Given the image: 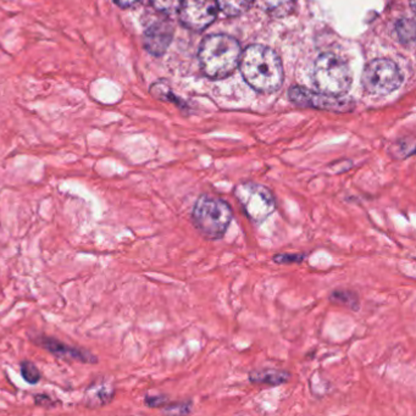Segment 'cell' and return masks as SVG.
<instances>
[{
  "mask_svg": "<svg viewBox=\"0 0 416 416\" xmlns=\"http://www.w3.org/2000/svg\"><path fill=\"white\" fill-rule=\"evenodd\" d=\"M313 80L321 93L341 96L352 86V73L347 63L332 53H326L317 58L314 65Z\"/></svg>",
  "mask_w": 416,
  "mask_h": 416,
  "instance_id": "5b68a950",
  "label": "cell"
},
{
  "mask_svg": "<svg viewBox=\"0 0 416 416\" xmlns=\"http://www.w3.org/2000/svg\"><path fill=\"white\" fill-rule=\"evenodd\" d=\"M396 30L401 41L407 42V43L414 41V23L412 20H402L396 26Z\"/></svg>",
  "mask_w": 416,
  "mask_h": 416,
  "instance_id": "44dd1931",
  "label": "cell"
},
{
  "mask_svg": "<svg viewBox=\"0 0 416 416\" xmlns=\"http://www.w3.org/2000/svg\"><path fill=\"white\" fill-rule=\"evenodd\" d=\"M151 4L163 14H174L179 11L182 0H151Z\"/></svg>",
  "mask_w": 416,
  "mask_h": 416,
  "instance_id": "d6986e66",
  "label": "cell"
},
{
  "mask_svg": "<svg viewBox=\"0 0 416 416\" xmlns=\"http://www.w3.org/2000/svg\"><path fill=\"white\" fill-rule=\"evenodd\" d=\"M239 69L246 82L256 91L272 93L284 83V66L276 51L269 46L253 44L243 51Z\"/></svg>",
  "mask_w": 416,
  "mask_h": 416,
  "instance_id": "6da1fadb",
  "label": "cell"
},
{
  "mask_svg": "<svg viewBox=\"0 0 416 416\" xmlns=\"http://www.w3.org/2000/svg\"><path fill=\"white\" fill-rule=\"evenodd\" d=\"M289 99L299 106L315 108V109L348 111L352 106L349 101L339 99V96H329L325 93H315L307 88L293 87L289 93Z\"/></svg>",
  "mask_w": 416,
  "mask_h": 416,
  "instance_id": "9c48e42d",
  "label": "cell"
},
{
  "mask_svg": "<svg viewBox=\"0 0 416 416\" xmlns=\"http://www.w3.org/2000/svg\"><path fill=\"white\" fill-rule=\"evenodd\" d=\"M169 398H168V396H146V398H144V404H146V407L151 408V409H163V408L169 403Z\"/></svg>",
  "mask_w": 416,
  "mask_h": 416,
  "instance_id": "603a6c76",
  "label": "cell"
},
{
  "mask_svg": "<svg viewBox=\"0 0 416 416\" xmlns=\"http://www.w3.org/2000/svg\"><path fill=\"white\" fill-rule=\"evenodd\" d=\"M234 197L252 224L260 226L274 215L277 201L270 188L256 181H241L234 188Z\"/></svg>",
  "mask_w": 416,
  "mask_h": 416,
  "instance_id": "277c9868",
  "label": "cell"
},
{
  "mask_svg": "<svg viewBox=\"0 0 416 416\" xmlns=\"http://www.w3.org/2000/svg\"><path fill=\"white\" fill-rule=\"evenodd\" d=\"M114 384L106 377L93 381L84 392L83 404L89 409H98L108 405L115 397Z\"/></svg>",
  "mask_w": 416,
  "mask_h": 416,
  "instance_id": "8fae6325",
  "label": "cell"
},
{
  "mask_svg": "<svg viewBox=\"0 0 416 416\" xmlns=\"http://www.w3.org/2000/svg\"><path fill=\"white\" fill-rule=\"evenodd\" d=\"M193 402L192 401H184V402L168 403L164 408L163 412H168V414H179V415H187L192 412Z\"/></svg>",
  "mask_w": 416,
  "mask_h": 416,
  "instance_id": "ffe728a7",
  "label": "cell"
},
{
  "mask_svg": "<svg viewBox=\"0 0 416 416\" xmlns=\"http://www.w3.org/2000/svg\"><path fill=\"white\" fill-rule=\"evenodd\" d=\"M219 8L216 0H182L179 20L191 31H203L215 21Z\"/></svg>",
  "mask_w": 416,
  "mask_h": 416,
  "instance_id": "52a82bcc",
  "label": "cell"
},
{
  "mask_svg": "<svg viewBox=\"0 0 416 416\" xmlns=\"http://www.w3.org/2000/svg\"><path fill=\"white\" fill-rule=\"evenodd\" d=\"M256 6L260 8L271 18H284L292 14L296 1L294 0H254Z\"/></svg>",
  "mask_w": 416,
  "mask_h": 416,
  "instance_id": "5bb4252c",
  "label": "cell"
},
{
  "mask_svg": "<svg viewBox=\"0 0 416 416\" xmlns=\"http://www.w3.org/2000/svg\"><path fill=\"white\" fill-rule=\"evenodd\" d=\"M234 220V210L222 198L201 193L191 210V221L198 234L209 241H221Z\"/></svg>",
  "mask_w": 416,
  "mask_h": 416,
  "instance_id": "3957f363",
  "label": "cell"
},
{
  "mask_svg": "<svg viewBox=\"0 0 416 416\" xmlns=\"http://www.w3.org/2000/svg\"><path fill=\"white\" fill-rule=\"evenodd\" d=\"M362 82L371 96H389L401 86L402 75L392 60L376 59L366 65Z\"/></svg>",
  "mask_w": 416,
  "mask_h": 416,
  "instance_id": "8992f818",
  "label": "cell"
},
{
  "mask_svg": "<svg viewBox=\"0 0 416 416\" xmlns=\"http://www.w3.org/2000/svg\"><path fill=\"white\" fill-rule=\"evenodd\" d=\"M33 343L44 349L46 352L64 360H71V362L81 363V364H98L99 359L94 355L91 351H87L84 348L75 347L71 344L65 343L60 339H55L53 336L48 334H36L31 337Z\"/></svg>",
  "mask_w": 416,
  "mask_h": 416,
  "instance_id": "ba28073f",
  "label": "cell"
},
{
  "mask_svg": "<svg viewBox=\"0 0 416 416\" xmlns=\"http://www.w3.org/2000/svg\"><path fill=\"white\" fill-rule=\"evenodd\" d=\"M174 38V26L169 21H158L146 28L143 46L149 54L161 56L168 51Z\"/></svg>",
  "mask_w": 416,
  "mask_h": 416,
  "instance_id": "30bf717a",
  "label": "cell"
},
{
  "mask_svg": "<svg viewBox=\"0 0 416 416\" xmlns=\"http://www.w3.org/2000/svg\"><path fill=\"white\" fill-rule=\"evenodd\" d=\"M309 253H276L272 256V261L277 265H294V264H302L307 260Z\"/></svg>",
  "mask_w": 416,
  "mask_h": 416,
  "instance_id": "e0dca14e",
  "label": "cell"
},
{
  "mask_svg": "<svg viewBox=\"0 0 416 416\" xmlns=\"http://www.w3.org/2000/svg\"><path fill=\"white\" fill-rule=\"evenodd\" d=\"M216 4L226 16L234 18L248 11L254 0H216Z\"/></svg>",
  "mask_w": 416,
  "mask_h": 416,
  "instance_id": "9a60e30c",
  "label": "cell"
},
{
  "mask_svg": "<svg viewBox=\"0 0 416 416\" xmlns=\"http://www.w3.org/2000/svg\"><path fill=\"white\" fill-rule=\"evenodd\" d=\"M141 1L142 0H114L115 5L119 6L120 9H131Z\"/></svg>",
  "mask_w": 416,
  "mask_h": 416,
  "instance_id": "d4e9b609",
  "label": "cell"
},
{
  "mask_svg": "<svg viewBox=\"0 0 416 416\" xmlns=\"http://www.w3.org/2000/svg\"><path fill=\"white\" fill-rule=\"evenodd\" d=\"M20 372L23 380L30 384H37L42 380V372L36 364L30 360H23L20 363Z\"/></svg>",
  "mask_w": 416,
  "mask_h": 416,
  "instance_id": "ac0fdd59",
  "label": "cell"
},
{
  "mask_svg": "<svg viewBox=\"0 0 416 416\" xmlns=\"http://www.w3.org/2000/svg\"><path fill=\"white\" fill-rule=\"evenodd\" d=\"M329 301L336 305L347 308L349 310L358 313L362 308L360 296L357 291L351 289H334L329 294Z\"/></svg>",
  "mask_w": 416,
  "mask_h": 416,
  "instance_id": "4fadbf2b",
  "label": "cell"
},
{
  "mask_svg": "<svg viewBox=\"0 0 416 416\" xmlns=\"http://www.w3.org/2000/svg\"><path fill=\"white\" fill-rule=\"evenodd\" d=\"M292 374L284 369H276V367H263V369H254L248 372V381L253 384H261V386H270L277 387L286 384L291 380Z\"/></svg>",
  "mask_w": 416,
  "mask_h": 416,
  "instance_id": "7c38bea8",
  "label": "cell"
},
{
  "mask_svg": "<svg viewBox=\"0 0 416 416\" xmlns=\"http://www.w3.org/2000/svg\"><path fill=\"white\" fill-rule=\"evenodd\" d=\"M391 154L394 159L404 160L410 156H414L415 153V143L412 138H402L397 142H394L393 146H391Z\"/></svg>",
  "mask_w": 416,
  "mask_h": 416,
  "instance_id": "2e32d148",
  "label": "cell"
},
{
  "mask_svg": "<svg viewBox=\"0 0 416 416\" xmlns=\"http://www.w3.org/2000/svg\"><path fill=\"white\" fill-rule=\"evenodd\" d=\"M352 168L353 163L351 160L334 161L329 166V169L334 174H343V172H347L348 170H351Z\"/></svg>",
  "mask_w": 416,
  "mask_h": 416,
  "instance_id": "cb8c5ba5",
  "label": "cell"
},
{
  "mask_svg": "<svg viewBox=\"0 0 416 416\" xmlns=\"http://www.w3.org/2000/svg\"><path fill=\"white\" fill-rule=\"evenodd\" d=\"M241 55V46L234 37L211 34L201 43L198 58L206 76L211 80H222L237 69Z\"/></svg>",
  "mask_w": 416,
  "mask_h": 416,
  "instance_id": "7a4b0ae2",
  "label": "cell"
},
{
  "mask_svg": "<svg viewBox=\"0 0 416 416\" xmlns=\"http://www.w3.org/2000/svg\"><path fill=\"white\" fill-rule=\"evenodd\" d=\"M33 399H34V404H36V405L42 408H48V409H51V408H56L59 404H61L59 401L53 398L49 394H34V396H33Z\"/></svg>",
  "mask_w": 416,
  "mask_h": 416,
  "instance_id": "7402d4cb",
  "label": "cell"
}]
</instances>
